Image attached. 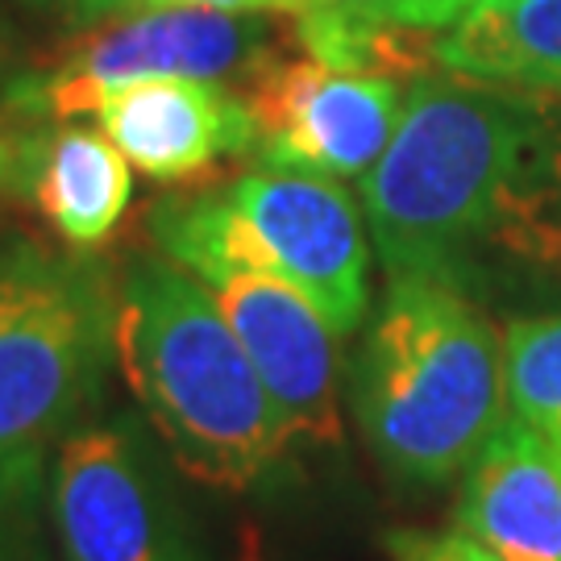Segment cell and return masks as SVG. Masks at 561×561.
<instances>
[{
    "label": "cell",
    "mask_w": 561,
    "mask_h": 561,
    "mask_svg": "<svg viewBox=\"0 0 561 561\" xmlns=\"http://www.w3.org/2000/svg\"><path fill=\"white\" fill-rule=\"evenodd\" d=\"M275 400L291 445H341L337 333L291 283L271 271H229L204 283Z\"/></svg>",
    "instance_id": "obj_9"
},
{
    "label": "cell",
    "mask_w": 561,
    "mask_h": 561,
    "mask_svg": "<svg viewBox=\"0 0 561 561\" xmlns=\"http://www.w3.org/2000/svg\"><path fill=\"white\" fill-rule=\"evenodd\" d=\"M0 561H50L42 545V458L0 461Z\"/></svg>",
    "instance_id": "obj_15"
},
{
    "label": "cell",
    "mask_w": 561,
    "mask_h": 561,
    "mask_svg": "<svg viewBox=\"0 0 561 561\" xmlns=\"http://www.w3.org/2000/svg\"><path fill=\"white\" fill-rule=\"evenodd\" d=\"M396 561H500L486 545L466 533H403L391 541Z\"/></svg>",
    "instance_id": "obj_17"
},
{
    "label": "cell",
    "mask_w": 561,
    "mask_h": 561,
    "mask_svg": "<svg viewBox=\"0 0 561 561\" xmlns=\"http://www.w3.org/2000/svg\"><path fill=\"white\" fill-rule=\"evenodd\" d=\"M18 76V67L9 62V46L0 42V113H4V96H9V83Z\"/></svg>",
    "instance_id": "obj_20"
},
{
    "label": "cell",
    "mask_w": 561,
    "mask_h": 561,
    "mask_svg": "<svg viewBox=\"0 0 561 561\" xmlns=\"http://www.w3.org/2000/svg\"><path fill=\"white\" fill-rule=\"evenodd\" d=\"M104 134L159 183L208 175L217 162L254 159V117L238 88L204 80H138L96 108Z\"/></svg>",
    "instance_id": "obj_10"
},
{
    "label": "cell",
    "mask_w": 561,
    "mask_h": 561,
    "mask_svg": "<svg viewBox=\"0 0 561 561\" xmlns=\"http://www.w3.org/2000/svg\"><path fill=\"white\" fill-rule=\"evenodd\" d=\"M117 366L167 458L213 491H254L291 454L275 400L221 304L171 259H138L121 279Z\"/></svg>",
    "instance_id": "obj_2"
},
{
    "label": "cell",
    "mask_w": 561,
    "mask_h": 561,
    "mask_svg": "<svg viewBox=\"0 0 561 561\" xmlns=\"http://www.w3.org/2000/svg\"><path fill=\"white\" fill-rule=\"evenodd\" d=\"M362 204L387 279L474 291L561 275V101L416 76Z\"/></svg>",
    "instance_id": "obj_1"
},
{
    "label": "cell",
    "mask_w": 561,
    "mask_h": 561,
    "mask_svg": "<svg viewBox=\"0 0 561 561\" xmlns=\"http://www.w3.org/2000/svg\"><path fill=\"white\" fill-rule=\"evenodd\" d=\"M21 4H25L30 13L62 21V25H71V30H92V25L113 21L134 9V0H21Z\"/></svg>",
    "instance_id": "obj_18"
},
{
    "label": "cell",
    "mask_w": 561,
    "mask_h": 561,
    "mask_svg": "<svg viewBox=\"0 0 561 561\" xmlns=\"http://www.w3.org/2000/svg\"><path fill=\"white\" fill-rule=\"evenodd\" d=\"M354 416L396 482L442 486L507 421L503 337L466 291L391 279L354 366Z\"/></svg>",
    "instance_id": "obj_3"
},
{
    "label": "cell",
    "mask_w": 561,
    "mask_h": 561,
    "mask_svg": "<svg viewBox=\"0 0 561 561\" xmlns=\"http://www.w3.org/2000/svg\"><path fill=\"white\" fill-rule=\"evenodd\" d=\"M134 9H221V13H287V0H134ZM129 9V13H134Z\"/></svg>",
    "instance_id": "obj_19"
},
{
    "label": "cell",
    "mask_w": 561,
    "mask_h": 561,
    "mask_svg": "<svg viewBox=\"0 0 561 561\" xmlns=\"http://www.w3.org/2000/svg\"><path fill=\"white\" fill-rule=\"evenodd\" d=\"M503 362L512 416L533 424L545 442L561 449V312L507 324Z\"/></svg>",
    "instance_id": "obj_14"
},
{
    "label": "cell",
    "mask_w": 561,
    "mask_h": 561,
    "mask_svg": "<svg viewBox=\"0 0 561 561\" xmlns=\"http://www.w3.org/2000/svg\"><path fill=\"white\" fill-rule=\"evenodd\" d=\"M4 162H9V141L0 138V175H4Z\"/></svg>",
    "instance_id": "obj_21"
},
{
    "label": "cell",
    "mask_w": 561,
    "mask_h": 561,
    "mask_svg": "<svg viewBox=\"0 0 561 561\" xmlns=\"http://www.w3.org/2000/svg\"><path fill=\"white\" fill-rule=\"evenodd\" d=\"M291 50H300L291 13L134 9L83 30L46 67L18 71L4 113L25 125L96 117L104 96L138 80H204L241 92Z\"/></svg>",
    "instance_id": "obj_5"
},
{
    "label": "cell",
    "mask_w": 561,
    "mask_h": 561,
    "mask_svg": "<svg viewBox=\"0 0 561 561\" xmlns=\"http://www.w3.org/2000/svg\"><path fill=\"white\" fill-rule=\"evenodd\" d=\"M225 192L266 271L291 283L337 337H350L370 308V241L354 196L329 175L283 167H254Z\"/></svg>",
    "instance_id": "obj_8"
},
{
    "label": "cell",
    "mask_w": 561,
    "mask_h": 561,
    "mask_svg": "<svg viewBox=\"0 0 561 561\" xmlns=\"http://www.w3.org/2000/svg\"><path fill=\"white\" fill-rule=\"evenodd\" d=\"M461 4V13H466V9H474V4H482V0H458Z\"/></svg>",
    "instance_id": "obj_22"
},
{
    "label": "cell",
    "mask_w": 561,
    "mask_h": 561,
    "mask_svg": "<svg viewBox=\"0 0 561 561\" xmlns=\"http://www.w3.org/2000/svg\"><path fill=\"white\" fill-rule=\"evenodd\" d=\"M454 520L500 561H561V449L507 416L466 466Z\"/></svg>",
    "instance_id": "obj_12"
},
{
    "label": "cell",
    "mask_w": 561,
    "mask_h": 561,
    "mask_svg": "<svg viewBox=\"0 0 561 561\" xmlns=\"http://www.w3.org/2000/svg\"><path fill=\"white\" fill-rule=\"evenodd\" d=\"M437 67L561 101V0H482L437 34Z\"/></svg>",
    "instance_id": "obj_13"
},
{
    "label": "cell",
    "mask_w": 561,
    "mask_h": 561,
    "mask_svg": "<svg viewBox=\"0 0 561 561\" xmlns=\"http://www.w3.org/2000/svg\"><path fill=\"white\" fill-rule=\"evenodd\" d=\"M254 117V159L329 180H366L400 125V80L337 71L291 50L241 88Z\"/></svg>",
    "instance_id": "obj_7"
},
{
    "label": "cell",
    "mask_w": 561,
    "mask_h": 561,
    "mask_svg": "<svg viewBox=\"0 0 561 561\" xmlns=\"http://www.w3.org/2000/svg\"><path fill=\"white\" fill-rule=\"evenodd\" d=\"M296 18H333L358 25H408L442 34L461 18L458 0H304Z\"/></svg>",
    "instance_id": "obj_16"
},
{
    "label": "cell",
    "mask_w": 561,
    "mask_h": 561,
    "mask_svg": "<svg viewBox=\"0 0 561 561\" xmlns=\"http://www.w3.org/2000/svg\"><path fill=\"white\" fill-rule=\"evenodd\" d=\"M50 520L62 561H208L138 421L88 424L59 445Z\"/></svg>",
    "instance_id": "obj_6"
},
{
    "label": "cell",
    "mask_w": 561,
    "mask_h": 561,
    "mask_svg": "<svg viewBox=\"0 0 561 561\" xmlns=\"http://www.w3.org/2000/svg\"><path fill=\"white\" fill-rule=\"evenodd\" d=\"M4 180L38 208L42 221L71 250L104 245L134 201L129 159L92 125H25L9 146Z\"/></svg>",
    "instance_id": "obj_11"
},
{
    "label": "cell",
    "mask_w": 561,
    "mask_h": 561,
    "mask_svg": "<svg viewBox=\"0 0 561 561\" xmlns=\"http://www.w3.org/2000/svg\"><path fill=\"white\" fill-rule=\"evenodd\" d=\"M121 283L92 250L0 241V461L42 458L117 362Z\"/></svg>",
    "instance_id": "obj_4"
}]
</instances>
